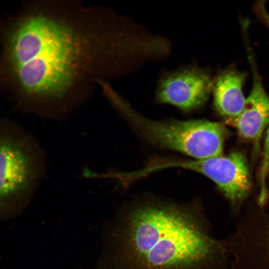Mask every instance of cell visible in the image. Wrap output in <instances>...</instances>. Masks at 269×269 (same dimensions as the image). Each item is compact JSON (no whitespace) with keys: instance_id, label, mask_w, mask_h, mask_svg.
I'll return each instance as SVG.
<instances>
[{"instance_id":"1","label":"cell","mask_w":269,"mask_h":269,"mask_svg":"<svg viewBox=\"0 0 269 269\" xmlns=\"http://www.w3.org/2000/svg\"><path fill=\"white\" fill-rule=\"evenodd\" d=\"M3 40V82L16 107L55 121L82 106L92 85L129 74L138 51L126 17L77 4H29Z\"/></svg>"},{"instance_id":"2","label":"cell","mask_w":269,"mask_h":269,"mask_svg":"<svg viewBox=\"0 0 269 269\" xmlns=\"http://www.w3.org/2000/svg\"><path fill=\"white\" fill-rule=\"evenodd\" d=\"M211 227L191 206L136 204L113 219L99 269H228L226 247Z\"/></svg>"},{"instance_id":"3","label":"cell","mask_w":269,"mask_h":269,"mask_svg":"<svg viewBox=\"0 0 269 269\" xmlns=\"http://www.w3.org/2000/svg\"><path fill=\"white\" fill-rule=\"evenodd\" d=\"M46 150L31 132L3 118L0 122L1 217H12L29 204L45 179Z\"/></svg>"},{"instance_id":"4","label":"cell","mask_w":269,"mask_h":269,"mask_svg":"<svg viewBox=\"0 0 269 269\" xmlns=\"http://www.w3.org/2000/svg\"><path fill=\"white\" fill-rule=\"evenodd\" d=\"M109 101L149 143L203 159L222 155L227 135L221 124L204 120H154L135 111L117 92Z\"/></svg>"},{"instance_id":"5","label":"cell","mask_w":269,"mask_h":269,"mask_svg":"<svg viewBox=\"0 0 269 269\" xmlns=\"http://www.w3.org/2000/svg\"><path fill=\"white\" fill-rule=\"evenodd\" d=\"M180 167L199 172L217 185L235 212L250 194L251 180L245 156L235 152L203 159L173 160L160 162V169Z\"/></svg>"},{"instance_id":"6","label":"cell","mask_w":269,"mask_h":269,"mask_svg":"<svg viewBox=\"0 0 269 269\" xmlns=\"http://www.w3.org/2000/svg\"><path fill=\"white\" fill-rule=\"evenodd\" d=\"M214 85V81L204 70L193 65L183 66L162 74L157 82L154 99L158 103L189 112L205 103Z\"/></svg>"},{"instance_id":"7","label":"cell","mask_w":269,"mask_h":269,"mask_svg":"<svg viewBox=\"0 0 269 269\" xmlns=\"http://www.w3.org/2000/svg\"><path fill=\"white\" fill-rule=\"evenodd\" d=\"M253 84L244 107L233 125L239 134L252 141L257 148L263 132L269 125V96L267 94L255 66Z\"/></svg>"},{"instance_id":"8","label":"cell","mask_w":269,"mask_h":269,"mask_svg":"<svg viewBox=\"0 0 269 269\" xmlns=\"http://www.w3.org/2000/svg\"><path fill=\"white\" fill-rule=\"evenodd\" d=\"M244 75L235 70L222 72L214 82V104L216 109L233 124L242 111L246 102L243 86Z\"/></svg>"},{"instance_id":"9","label":"cell","mask_w":269,"mask_h":269,"mask_svg":"<svg viewBox=\"0 0 269 269\" xmlns=\"http://www.w3.org/2000/svg\"><path fill=\"white\" fill-rule=\"evenodd\" d=\"M247 269H269V213L260 221L251 239Z\"/></svg>"},{"instance_id":"10","label":"cell","mask_w":269,"mask_h":269,"mask_svg":"<svg viewBox=\"0 0 269 269\" xmlns=\"http://www.w3.org/2000/svg\"><path fill=\"white\" fill-rule=\"evenodd\" d=\"M269 174V125L266 133L263 147V158L260 174V190L259 205L263 207L267 203L268 190L267 186V177Z\"/></svg>"},{"instance_id":"11","label":"cell","mask_w":269,"mask_h":269,"mask_svg":"<svg viewBox=\"0 0 269 269\" xmlns=\"http://www.w3.org/2000/svg\"><path fill=\"white\" fill-rule=\"evenodd\" d=\"M257 10L259 13L260 15L264 20L266 24L269 28V13L266 9L265 4L263 1L260 2L257 4Z\"/></svg>"},{"instance_id":"12","label":"cell","mask_w":269,"mask_h":269,"mask_svg":"<svg viewBox=\"0 0 269 269\" xmlns=\"http://www.w3.org/2000/svg\"></svg>"}]
</instances>
